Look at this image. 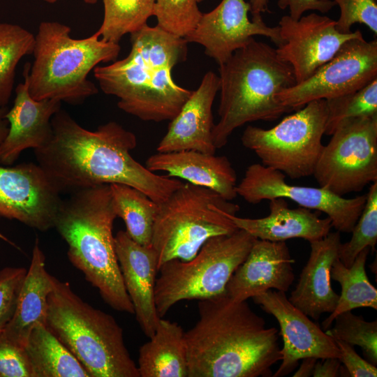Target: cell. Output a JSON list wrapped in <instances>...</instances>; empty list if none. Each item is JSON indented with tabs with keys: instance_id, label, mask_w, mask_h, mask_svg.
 <instances>
[{
	"instance_id": "52a82bcc",
	"label": "cell",
	"mask_w": 377,
	"mask_h": 377,
	"mask_svg": "<svg viewBox=\"0 0 377 377\" xmlns=\"http://www.w3.org/2000/svg\"><path fill=\"white\" fill-rule=\"evenodd\" d=\"M131 44L124 59L94 68L101 89L117 97L121 110L142 121L172 120L192 93L172 79L178 59L158 45Z\"/></svg>"
},
{
	"instance_id": "4fadbf2b",
	"label": "cell",
	"mask_w": 377,
	"mask_h": 377,
	"mask_svg": "<svg viewBox=\"0 0 377 377\" xmlns=\"http://www.w3.org/2000/svg\"><path fill=\"white\" fill-rule=\"evenodd\" d=\"M236 192L251 204L276 198L289 199L300 207L326 214L337 231L347 233L352 232L367 199V195L345 198L320 186L292 185L286 182L283 173L260 163L248 166Z\"/></svg>"
},
{
	"instance_id": "f6af8a7d",
	"label": "cell",
	"mask_w": 377,
	"mask_h": 377,
	"mask_svg": "<svg viewBox=\"0 0 377 377\" xmlns=\"http://www.w3.org/2000/svg\"><path fill=\"white\" fill-rule=\"evenodd\" d=\"M47 3H53L57 1L58 0H43ZM85 3H89V4H94L96 3L97 0H84Z\"/></svg>"
},
{
	"instance_id": "d6986e66",
	"label": "cell",
	"mask_w": 377,
	"mask_h": 377,
	"mask_svg": "<svg viewBox=\"0 0 377 377\" xmlns=\"http://www.w3.org/2000/svg\"><path fill=\"white\" fill-rule=\"evenodd\" d=\"M30 67L29 62L24 65V82L17 86L13 106L6 114L9 131L0 148V163L5 165H12L24 150L41 148L50 141L52 118L61 107L57 99L38 101L31 97L28 82Z\"/></svg>"
},
{
	"instance_id": "e0dca14e",
	"label": "cell",
	"mask_w": 377,
	"mask_h": 377,
	"mask_svg": "<svg viewBox=\"0 0 377 377\" xmlns=\"http://www.w3.org/2000/svg\"><path fill=\"white\" fill-rule=\"evenodd\" d=\"M267 313L272 315L280 326L283 340L281 364L274 377L285 376L298 365L299 360L312 357L317 359L340 357L334 339L295 307L285 292L268 290L252 297Z\"/></svg>"
},
{
	"instance_id": "b9f144b4",
	"label": "cell",
	"mask_w": 377,
	"mask_h": 377,
	"mask_svg": "<svg viewBox=\"0 0 377 377\" xmlns=\"http://www.w3.org/2000/svg\"><path fill=\"white\" fill-rule=\"evenodd\" d=\"M317 358L309 357L302 359V362L293 377H309L312 376Z\"/></svg>"
},
{
	"instance_id": "8d00e7d4",
	"label": "cell",
	"mask_w": 377,
	"mask_h": 377,
	"mask_svg": "<svg viewBox=\"0 0 377 377\" xmlns=\"http://www.w3.org/2000/svg\"><path fill=\"white\" fill-rule=\"evenodd\" d=\"M27 272L24 267H13L0 270V330L6 327L14 315Z\"/></svg>"
},
{
	"instance_id": "5bb4252c",
	"label": "cell",
	"mask_w": 377,
	"mask_h": 377,
	"mask_svg": "<svg viewBox=\"0 0 377 377\" xmlns=\"http://www.w3.org/2000/svg\"><path fill=\"white\" fill-rule=\"evenodd\" d=\"M61 193L37 163L0 166V216L40 231L54 228Z\"/></svg>"
},
{
	"instance_id": "1f68e13d",
	"label": "cell",
	"mask_w": 377,
	"mask_h": 377,
	"mask_svg": "<svg viewBox=\"0 0 377 377\" xmlns=\"http://www.w3.org/2000/svg\"><path fill=\"white\" fill-rule=\"evenodd\" d=\"M325 101V134L331 135L345 120L377 114V78L356 91Z\"/></svg>"
},
{
	"instance_id": "ee69618b",
	"label": "cell",
	"mask_w": 377,
	"mask_h": 377,
	"mask_svg": "<svg viewBox=\"0 0 377 377\" xmlns=\"http://www.w3.org/2000/svg\"><path fill=\"white\" fill-rule=\"evenodd\" d=\"M7 112L6 107L0 108V148L9 131V124L6 118Z\"/></svg>"
},
{
	"instance_id": "44dd1931",
	"label": "cell",
	"mask_w": 377,
	"mask_h": 377,
	"mask_svg": "<svg viewBox=\"0 0 377 377\" xmlns=\"http://www.w3.org/2000/svg\"><path fill=\"white\" fill-rule=\"evenodd\" d=\"M219 89V77L212 71L207 72L198 89L192 91L180 111L170 121L157 152L194 150L215 154L216 149L212 138L214 126L212 105Z\"/></svg>"
},
{
	"instance_id": "e575fe53",
	"label": "cell",
	"mask_w": 377,
	"mask_h": 377,
	"mask_svg": "<svg viewBox=\"0 0 377 377\" xmlns=\"http://www.w3.org/2000/svg\"><path fill=\"white\" fill-rule=\"evenodd\" d=\"M202 14L197 0H156L153 15L158 27L185 38L195 29Z\"/></svg>"
},
{
	"instance_id": "ffe728a7",
	"label": "cell",
	"mask_w": 377,
	"mask_h": 377,
	"mask_svg": "<svg viewBox=\"0 0 377 377\" xmlns=\"http://www.w3.org/2000/svg\"><path fill=\"white\" fill-rule=\"evenodd\" d=\"M115 251L124 284L134 309V314L145 336L155 332L159 319L154 299L157 255L151 245L135 242L126 231L114 237Z\"/></svg>"
},
{
	"instance_id": "6da1fadb",
	"label": "cell",
	"mask_w": 377,
	"mask_h": 377,
	"mask_svg": "<svg viewBox=\"0 0 377 377\" xmlns=\"http://www.w3.org/2000/svg\"><path fill=\"white\" fill-rule=\"evenodd\" d=\"M51 124L50 141L34 151L38 164L61 193L123 184L159 204L184 183L157 175L135 160L131 151L137 146L136 136L116 121L89 131L60 109Z\"/></svg>"
},
{
	"instance_id": "5b68a950",
	"label": "cell",
	"mask_w": 377,
	"mask_h": 377,
	"mask_svg": "<svg viewBox=\"0 0 377 377\" xmlns=\"http://www.w3.org/2000/svg\"><path fill=\"white\" fill-rule=\"evenodd\" d=\"M46 326L90 377H140L124 343L123 330L114 317L82 300L69 283L54 276Z\"/></svg>"
},
{
	"instance_id": "f35d334b",
	"label": "cell",
	"mask_w": 377,
	"mask_h": 377,
	"mask_svg": "<svg viewBox=\"0 0 377 377\" xmlns=\"http://www.w3.org/2000/svg\"><path fill=\"white\" fill-rule=\"evenodd\" d=\"M335 341L339 351L341 363L352 377H376L377 368L367 360L361 357L354 349V346L336 339Z\"/></svg>"
},
{
	"instance_id": "9a60e30c",
	"label": "cell",
	"mask_w": 377,
	"mask_h": 377,
	"mask_svg": "<svg viewBox=\"0 0 377 377\" xmlns=\"http://www.w3.org/2000/svg\"><path fill=\"white\" fill-rule=\"evenodd\" d=\"M336 21L325 15L311 13L294 20L283 16L279 22L282 43L278 55L293 68L296 84L310 77L330 61L347 40L363 37L360 30L342 34Z\"/></svg>"
},
{
	"instance_id": "9c48e42d",
	"label": "cell",
	"mask_w": 377,
	"mask_h": 377,
	"mask_svg": "<svg viewBox=\"0 0 377 377\" xmlns=\"http://www.w3.org/2000/svg\"><path fill=\"white\" fill-rule=\"evenodd\" d=\"M256 238L237 229L230 235L209 239L189 260L173 259L158 269L154 299L163 318L177 302L202 300L226 293L236 269L246 258Z\"/></svg>"
},
{
	"instance_id": "ac0fdd59",
	"label": "cell",
	"mask_w": 377,
	"mask_h": 377,
	"mask_svg": "<svg viewBox=\"0 0 377 377\" xmlns=\"http://www.w3.org/2000/svg\"><path fill=\"white\" fill-rule=\"evenodd\" d=\"M293 263L286 242L256 239L230 277L226 293L235 301H246L272 289L286 293L295 279Z\"/></svg>"
},
{
	"instance_id": "3957f363",
	"label": "cell",
	"mask_w": 377,
	"mask_h": 377,
	"mask_svg": "<svg viewBox=\"0 0 377 377\" xmlns=\"http://www.w3.org/2000/svg\"><path fill=\"white\" fill-rule=\"evenodd\" d=\"M71 193L62 200L54 226L68 244L69 260L98 289L107 304L133 314L115 251L112 228L117 215L110 184Z\"/></svg>"
},
{
	"instance_id": "60d3db41",
	"label": "cell",
	"mask_w": 377,
	"mask_h": 377,
	"mask_svg": "<svg viewBox=\"0 0 377 377\" xmlns=\"http://www.w3.org/2000/svg\"><path fill=\"white\" fill-rule=\"evenodd\" d=\"M341 361L339 358L318 359L312 376L314 377L339 376Z\"/></svg>"
},
{
	"instance_id": "7a4b0ae2",
	"label": "cell",
	"mask_w": 377,
	"mask_h": 377,
	"mask_svg": "<svg viewBox=\"0 0 377 377\" xmlns=\"http://www.w3.org/2000/svg\"><path fill=\"white\" fill-rule=\"evenodd\" d=\"M199 319L185 332L188 377L272 376L281 360L279 331L246 301L226 293L199 300Z\"/></svg>"
},
{
	"instance_id": "74e56055",
	"label": "cell",
	"mask_w": 377,
	"mask_h": 377,
	"mask_svg": "<svg viewBox=\"0 0 377 377\" xmlns=\"http://www.w3.org/2000/svg\"><path fill=\"white\" fill-rule=\"evenodd\" d=\"M0 377H33L24 347L12 341L0 330Z\"/></svg>"
},
{
	"instance_id": "d590c367",
	"label": "cell",
	"mask_w": 377,
	"mask_h": 377,
	"mask_svg": "<svg viewBox=\"0 0 377 377\" xmlns=\"http://www.w3.org/2000/svg\"><path fill=\"white\" fill-rule=\"evenodd\" d=\"M340 8L336 21L337 30L342 34L352 32L355 23L364 24L377 34V4L376 0H331Z\"/></svg>"
},
{
	"instance_id": "2e32d148",
	"label": "cell",
	"mask_w": 377,
	"mask_h": 377,
	"mask_svg": "<svg viewBox=\"0 0 377 377\" xmlns=\"http://www.w3.org/2000/svg\"><path fill=\"white\" fill-rule=\"evenodd\" d=\"M249 12L250 5L244 0H222L212 11L202 14L195 29L184 38L202 45L205 54L219 66L255 36L267 37L280 45L279 26H267L262 16L250 20Z\"/></svg>"
},
{
	"instance_id": "83f0119b",
	"label": "cell",
	"mask_w": 377,
	"mask_h": 377,
	"mask_svg": "<svg viewBox=\"0 0 377 377\" xmlns=\"http://www.w3.org/2000/svg\"><path fill=\"white\" fill-rule=\"evenodd\" d=\"M370 248H365L347 267L337 259L331 269V278L339 283L341 293L334 310L323 321L324 330L332 325L335 318L343 312L361 307L377 309V290L367 276L365 265Z\"/></svg>"
},
{
	"instance_id": "484cf974",
	"label": "cell",
	"mask_w": 377,
	"mask_h": 377,
	"mask_svg": "<svg viewBox=\"0 0 377 377\" xmlns=\"http://www.w3.org/2000/svg\"><path fill=\"white\" fill-rule=\"evenodd\" d=\"M140 377H188L185 332L161 318L154 334L139 349Z\"/></svg>"
},
{
	"instance_id": "4dcf8cb0",
	"label": "cell",
	"mask_w": 377,
	"mask_h": 377,
	"mask_svg": "<svg viewBox=\"0 0 377 377\" xmlns=\"http://www.w3.org/2000/svg\"><path fill=\"white\" fill-rule=\"evenodd\" d=\"M35 36L23 27L0 23V108L10 98L15 69L21 59L33 54Z\"/></svg>"
},
{
	"instance_id": "8992f818",
	"label": "cell",
	"mask_w": 377,
	"mask_h": 377,
	"mask_svg": "<svg viewBox=\"0 0 377 377\" xmlns=\"http://www.w3.org/2000/svg\"><path fill=\"white\" fill-rule=\"evenodd\" d=\"M71 31L68 26L57 22L40 24L28 75L29 93L34 99L80 104L98 91L87 79L89 72L98 64L118 57L119 43L106 42L96 32L75 39Z\"/></svg>"
},
{
	"instance_id": "603a6c76",
	"label": "cell",
	"mask_w": 377,
	"mask_h": 377,
	"mask_svg": "<svg viewBox=\"0 0 377 377\" xmlns=\"http://www.w3.org/2000/svg\"><path fill=\"white\" fill-rule=\"evenodd\" d=\"M146 168L213 190L228 201L237 196L236 172L225 156L194 150L158 152L147 158Z\"/></svg>"
},
{
	"instance_id": "7c38bea8",
	"label": "cell",
	"mask_w": 377,
	"mask_h": 377,
	"mask_svg": "<svg viewBox=\"0 0 377 377\" xmlns=\"http://www.w3.org/2000/svg\"><path fill=\"white\" fill-rule=\"evenodd\" d=\"M377 78V40L364 37L345 42L310 77L282 90L276 99L291 111L308 103L356 91Z\"/></svg>"
},
{
	"instance_id": "8fae6325",
	"label": "cell",
	"mask_w": 377,
	"mask_h": 377,
	"mask_svg": "<svg viewBox=\"0 0 377 377\" xmlns=\"http://www.w3.org/2000/svg\"><path fill=\"white\" fill-rule=\"evenodd\" d=\"M331 135L313 174L319 186L343 197L377 182V114L345 120Z\"/></svg>"
},
{
	"instance_id": "cb8c5ba5",
	"label": "cell",
	"mask_w": 377,
	"mask_h": 377,
	"mask_svg": "<svg viewBox=\"0 0 377 377\" xmlns=\"http://www.w3.org/2000/svg\"><path fill=\"white\" fill-rule=\"evenodd\" d=\"M269 214L260 219L241 218L226 213L238 229L256 239L271 242H286L302 238L310 242L325 237L332 227L327 216L321 219L316 212L300 207L290 209L285 198L269 200Z\"/></svg>"
},
{
	"instance_id": "d4e9b609",
	"label": "cell",
	"mask_w": 377,
	"mask_h": 377,
	"mask_svg": "<svg viewBox=\"0 0 377 377\" xmlns=\"http://www.w3.org/2000/svg\"><path fill=\"white\" fill-rule=\"evenodd\" d=\"M52 288L53 276L45 269V256L36 238L14 315L3 329L8 339L24 347L33 327L38 324L46 325L47 300Z\"/></svg>"
},
{
	"instance_id": "f1b7e54d",
	"label": "cell",
	"mask_w": 377,
	"mask_h": 377,
	"mask_svg": "<svg viewBox=\"0 0 377 377\" xmlns=\"http://www.w3.org/2000/svg\"><path fill=\"white\" fill-rule=\"evenodd\" d=\"M110 186L114 212L124 221L126 232L138 244L151 245L158 204L128 185L111 184Z\"/></svg>"
},
{
	"instance_id": "7402d4cb",
	"label": "cell",
	"mask_w": 377,
	"mask_h": 377,
	"mask_svg": "<svg viewBox=\"0 0 377 377\" xmlns=\"http://www.w3.org/2000/svg\"><path fill=\"white\" fill-rule=\"evenodd\" d=\"M309 243V260L288 298L306 316L318 320L323 313H331L334 310L339 298L332 288L331 269L339 258L340 232H330L325 237Z\"/></svg>"
},
{
	"instance_id": "ba28073f",
	"label": "cell",
	"mask_w": 377,
	"mask_h": 377,
	"mask_svg": "<svg viewBox=\"0 0 377 377\" xmlns=\"http://www.w3.org/2000/svg\"><path fill=\"white\" fill-rule=\"evenodd\" d=\"M239 210L213 190L183 183L158 204L151 243L158 269L170 260H189L209 239L236 231L226 213L236 215Z\"/></svg>"
},
{
	"instance_id": "f546056e",
	"label": "cell",
	"mask_w": 377,
	"mask_h": 377,
	"mask_svg": "<svg viewBox=\"0 0 377 377\" xmlns=\"http://www.w3.org/2000/svg\"><path fill=\"white\" fill-rule=\"evenodd\" d=\"M156 0H103L104 16L96 33L106 42L119 43L126 34L145 25L154 15Z\"/></svg>"
},
{
	"instance_id": "836d02e7",
	"label": "cell",
	"mask_w": 377,
	"mask_h": 377,
	"mask_svg": "<svg viewBox=\"0 0 377 377\" xmlns=\"http://www.w3.org/2000/svg\"><path fill=\"white\" fill-rule=\"evenodd\" d=\"M334 325L326 333L332 338L340 339L349 345L360 346L366 360L377 364V320L368 322L361 316L348 311L338 315Z\"/></svg>"
},
{
	"instance_id": "ab89813d",
	"label": "cell",
	"mask_w": 377,
	"mask_h": 377,
	"mask_svg": "<svg viewBox=\"0 0 377 377\" xmlns=\"http://www.w3.org/2000/svg\"><path fill=\"white\" fill-rule=\"evenodd\" d=\"M278 6L282 9H289V16L299 20L308 10H317L326 13L335 3L331 0H278Z\"/></svg>"
},
{
	"instance_id": "7bdbcfd3",
	"label": "cell",
	"mask_w": 377,
	"mask_h": 377,
	"mask_svg": "<svg viewBox=\"0 0 377 377\" xmlns=\"http://www.w3.org/2000/svg\"><path fill=\"white\" fill-rule=\"evenodd\" d=\"M269 0H250V13L252 18L261 16V13L268 10Z\"/></svg>"
},
{
	"instance_id": "30bf717a",
	"label": "cell",
	"mask_w": 377,
	"mask_h": 377,
	"mask_svg": "<svg viewBox=\"0 0 377 377\" xmlns=\"http://www.w3.org/2000/svg\"><path fill=\"white\" fill-rule=\"evenodd\" d=\"M327 115L326 101H313L272 128L248 126L241 141L263 165L293 179L311 176L324 147Z\"/></svg>"
},
{
	"instance_id": "4316f807",
	"label": "cell",
	"mask_w": 377,
	"mask_h": 377,
	"mask_svg": "<svg viewBox=\"0 0 377 377\" xmlns=\"http://www.w3.org/2000/svg\"><path fill=\"white\" fill-rule=\"evenodd\" d=\"M24 348L33 377H90L74 355L47 327H33Z\"/></svg>"
},
{
	"instance_id": "277c9868",
	"label": "cell",
	"mask_w": 377,
	"mask_h": 377,
	"mask_svg": "<svg viewBox=\"0 0 377 377\" xmlns=\"http://www.w3.org/2000/svg\"><path fill=\"white\" fill-rule=\"evenodd\" d=\"M219 120L212 133L216 149L244 124L274 121L291 112L276 95L296 84L294 72L269 45L252 38L219 65Z\"/></svg>"
},
{
	"instance_id": "d6a6232c",
	"label": "cell",
	"mask_w": 377,
	"mask_h": 377,
	"mask_svg": "<svg viewBox=\"0 0 377 377\" xmlns=\"http://www.w3.org/2000/svg\"><path fill=\"white\" fill-rule=\"evenodd\" d=\"M362 212L353 230L350 239L341 244L339 259L350 267L358 253L365 248L374 251L377 242V182L371 184Z\"/></svg>"
},
{
	"instance_id": "bcb514c9",
	"label": "cell",
	"mask_w": 377,
	"mask_h": 377,
	"mask_svg": "<svg viewBox=\"0 0 377 377\" xmlns=\"http://www.w3.org/2000/svg\"><path fill=\"white\" fill-rule=\"evenodd\" d=\"M204 0H197L198 3H200V2H202Z\"/></svg>"
}]
</instances>
